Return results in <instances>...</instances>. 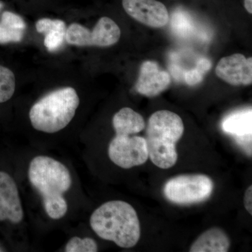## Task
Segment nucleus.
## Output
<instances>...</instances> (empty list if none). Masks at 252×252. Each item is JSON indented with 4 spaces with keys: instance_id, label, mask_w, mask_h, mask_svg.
I'll return each instance as SVG.
<instances>
[{
    "instance_id": "9b49d317",
    "label": "nucleus",
    "mask_w": 252,
    "mask_h": 252,
    "mask_svg": "<svg viewBox=\"0 0 252 252\" xmlns=\"http://www.w3.org/2000/svg\"><path fill=\"white\" fill-rule=\"evenodd\" d=\"M171 84V77L153 61H145L141 65L140 74L136 83L137 93L147 97L158 95Z\"/></svg>"
},
{
    "instance_id": "4be33fe9",
    "label": "nucleus",
    "mask_w": 252,
    "mask_h": 252,
    "mask_svg": "<svg viewBox=\"0 0 252 252\" xmlns=\"http://www.w3.org/2000/svg\"><path fill=\"white\" fill-rule=\"evenodd\" d=\"M245 7L247 11L252 14V0H245Z\"/></svg>"
},
{
    "instance_id": "6e6552de",
    "label": "nucleus",
    "mask_w": 252,
    "mask_h": 252,
    "mask_svg": "<svg viewBox=\"0 0 252 252\" xmlns=\"http://www.w3.org/2000/svg\"><path fill=\"white\" fill-rule=\"evenodd\" d=\"M122 4L129 16L149 27L160 28L169 22L167 8L157 0H123Z\"/></svg>"
},
{
    "instance_id": "6ab92c4d",
    "label": "nucleus",
    "mask_w": 252,
    "mask_h": 252,
    "mask_svg": "<svg viewBox=\"0 0 252 252\" xmlns=\"http://www.w3.org/2000/svg\"><path fill=\"white\" fill-rule=\"evenodd\" d=\"M205 73L195 66L193 69L187 71L185 74V81L189 86H195L203 81Z\"/></svg>"
},
{
    "instance_id": "20e7f679",
    "label": "nucleus",
    "mask_w": 252,
    "mask_h": 252,
    "mask_svg": "<svg viewBox=\"0 0 252 252\" xmlns=\"http://www.w3.org/2000/svg\"><path fill=\"white\" fill-rule=\"evenodd\" d=\"M79 104V96L73 88L53 91L32 107L29 114L32 126L46 133L59 132L72 120Z\"/></svg>"
},
{
    "instance_id": "39448f33",
    "label": "nucleus",
    "mask_w": 252,
    "mask_h": 252,
    "mask_svg": "<svg viewBox=\"0 0 252 252\" xmlns=\"http://www.w3.org/2000/svg\"><path fill=\"white\" fill-rule=\"evenodd\" d=\"M214 183L208 176L179 175L167 181L164 186V195L169 201L187 205L202 203L211 196Z\"/></svg>"
},
{
    "instance_id": "4468645a",
    "label": "nucleus",
    "mask_w": 252,
    "mask_h": 252,
    "mask_svg": "<svg viewBox=\"0 0 252 252\" xmlns=\"http://www.w3.org/2000/svg\"><path fill=\"white\" fill-rule=\"evenodd\" d=\"M116 135H130L139 133L145 127L144 118L129 107L120 109L113 117Z\"/></svg>"
},
{
    "instance_id": "2eb2a0df",
    "label": "nucleus",
    "mask_w": 252,
    "mask_h": 252,
    "mask_svg": "<svg viewBox=\"0 0 252 252\" xmlns=\"http://www.w3.org/2000/svg\"><path fill=\"white\" fill-rule=\"evenodd\" d=\"M221 127L235 139L250 137L252 134V109H243L232 113L223 119Z\"/></svg>"
},
{
    "instance_id": "aec40b11",
    "label": "nucleus",
    "mask_w": 252,
    "mask_h": 252,
    "mask_svg": "<svg viewBox=\"0 0 252 252\" xmlns=\"http://www.w3.org/2000/svg\"><path fill=\"white\" fill-rule=\"evenodd\" d=\"M244 205L247 211L252 215V187L250 186L244 195Z\"/></svg>"
},
{
    "instance_id": "a211bd4d",
    "label": "nucleus",
    "mask_w": 252,
    "mask_h": 252,
    "mask_svg": "<svg viewBox=\"0 0 252 252\" xmlns=\"http://www.w3.org/2000/svg\"><path fill=\"white\" fill-rule=\"evenodd\" d=\"M98 251L97 243L91 238L74 237L69 240L65 247L67 252H96Z\"/></svg>"
},
{
    "instance_id": "7ed1b4c3",
    "label": "nucleus",
    "mask_w": 252,
    "mask_h": 252,
    "mask_svg": "<svg viewBox=\"0 0 252 252\" xmlns=\"http://www.w3.org/2000/svg\"><path fill=\"white\" fill-rule=\"evenodd\" d=\"M185 131L182 119L168 110H160L151 116L147 124L145 140L149 157L157 167L170 168L178 159L176 143Z\"/></svg>"
},
{
    "instance_id": "5701e85b",
    "label": "nucleus",
    "mask_w": 252,
    "mask_h": 252,
    "mask_svg": "<svg viewBox=\"0 0 252 252\" xmlns=\"http://www.w3.org/2000/svg\"><path fill=\"white\" fill-rule=\"evenodd\" d=\"M2 7V4H1V2H0V8Z\"/></svg>"
},
{
    "instance_id": "1a4fd4ad",
    "label": "nucleus",
    "mask_w": 252,
    "mask_h": 252,
    "mask_svg": "<svg viewBox=\"0 0 252 252\" xmlns=\"http://www.w3.org/2000/svg\"><path fill=\"white\" fill-rule=\"evenodd\" d=\"M215 72L217 77L233 86H248L252 83V59L235 54L220 60Z\"/></svg>"
},
{
    "instance_id": "0eeeda50",
    "label": "nucleus",
    "mask_w": 252,
    "mask_h": 252,
    "mask_svg": "<svg viewBox=\"0 0 252 252\" xmlns=\"http://www.w3.org/2000/svg\"><path fill=\"white\" fill-rule=\"evenodd\" d=\"M109 158L124 169L143 165L149 158L147 141L140 136L116 135L108 149Z\"/></svg>"
},
{
    "instance_id": "423d86ee",
    "label": "nucleus",
    "mask_w": 252,
    "mask_h": 252,
    "mask_svg": "<svg viewBox=\"0 0 252 252\" xmlns=\"http://www.w3.org/2000/svg\"><path fill=\"white\" fill-rule=\"evenodd\" d=\"M121 37V30L117 23L108 17L99 20L92 32L88 28L73 23L67 29L66 41L76 46H96L106 47L114 45Z\"/></svg>"
},
{
    "instance_id": "9d476101",
    "label": "nucleus",
    "mask_w": 252,
    "mask_h": 252,
    "mask_svg": "<svg viewBox=\"0 0 252 252\" xmlns=\"http://www.w3.org/2000/svg\"><path fill=\"white\" fill-rule=\"evenodd\" d=\"M24 217L17 185L14 179L0 171V220L18 223Z\"/></svg>"
},
{
    "instance_id": "412c9836",
    "label": "nucleus",
    "mask_w": 252,
    "mask_h": 252,
    "mask_svg": "<svg viewBox=\"0 0 252 252\" xmlns=\"http://www.w3.org/2000/svg\"><path fill=\"white\" fill-rule=\"evenodd\" d=\"M196 66L200 68V69H202L204 72L206 73L211 69L212 63L210 60L203 58V59L199 60Z\"/></svg>"
},
{
    "instance_id": "f3484780",
    "label": "nucleus",
    "mask_w": 252,
    "mask_h": 252,
    "mask_svg": "<svg viewBox=\"0 0 252 252\" xmlns=\"http://www.w3.org/2000/svg\"><path fill=\"white\" fill-rule=\"evenodd\" d=\"M16 89L14 73L8 68L0 65V103L11 98Z\"/></svg>"
},
{
    "instance_id": "f8f14e48",
    "label": "nucleus",
    "mask_w": 252,
    "mask_h": 252,
    "mask_svg": "<svg viewBox=\"0 0 252 252\" xmlns=\"http://www.w3.org/2000/svg\"><path fill=\"white\" fill-rule=\"evenodd\" d=\"M230 246L228 235L221 228L214 227L202 233L190 248V252H226Z\"/></svg>"
},
{
    "instance_id": "f257e3e1",
    "label": "nucleus",
    "mask_w": 252,
    "mask_h": 252,
    "mask_svg": "<svg viewBox=\"0 0 252 252\" xmlns=\"http://www.w3.org/2000/svg\"><path fill=\"white\" fill-rule=\"evenodd\" d=\"M28 178L41 194L48 216L56 220L64 217L68 206L63 194L72 185V177L67 167L52 158L39 156L30 163Z\"/></svg>"
},
{
    "instance_id": "f03ea898",
    "label": "nucleus",
    "mask_w": 252,
    "mask_h": 252,
    "mask_svg": "<svg viewBox=\"0 0 252 252\" xmlns=\"http://www.w3.org/2000/svg\"><path fill=\"white\" fill-rule=\"evenodd\" d=\"M90 224L99 238L122 248H132L140 238V220L135 209L122 200L102 204L91 215Z\"/></svg>"
},
{
    "instance_id": "ddd939ff",
    "label": "nucleus",
    "mask_w": 252,
    "mask_h": 252,
    "mask_svg": "<svg viewBox=\"0 0 252 252\" xmlns=\"http://www.w3.org/2000/svg\"><path fill=\"white\" fill-rule=\"evenodd\" d=\"M38 32L45 34L44 46L51 52L59 50L66 41L67 28L64 21L43 18L36 23Z\"/></svg>"
},
{
    "instance_id": "dca6fc26",
    "label": "nucleus",
    "mask_w": 252,
    "mask_h": 252,
    "mask_svg": "<svg viewBox=\"0 0 252 252\" xmlns=\"http://www.w3.org/2000/svg\"><path fill=\"white\" fill-rule=\"evenodd\" d=\"M26 23L18 15L5 11L0 22V44L19 42L23 39Z\"/></svg>"
}]
</instances>
